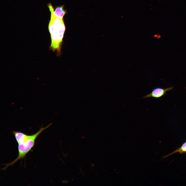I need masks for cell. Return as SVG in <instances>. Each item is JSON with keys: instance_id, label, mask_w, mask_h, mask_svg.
<instances>
[{"instance_id": "obj_1", "label": "cell", "mask_w": 186, "mask_h": 186, "mask_svg": "<svg viewBox=\"0 0 186 186\" xmlns=\"http://www.w3.org/2000/svg\"><path fill=\"white\" fill-rule=\"evenodd\" d=\"M48 26L51 43L50 48L53 51L60 54L64 34L66 30L63 19L56 17L52 12Z\"/></svg>"}, {"instance_id": "obj_2", "label": "cell", "mask_w": 186, "mask_h": 186, "mask_svg": "<svg viewBox=\"0 0 186 186\" xmlns=\"http://www.w3.org/2000/svg\"><path fill=\"white\" fill-rule=\"evenodd\" d=\"M51 124L52 123H50L45 127L41 128L37 132L34 134L32 137L23 143L18 144V155L17 158L11 162L5 164L6 165L5 167L2 169H6L9 166L13 165L18 160L25 157L33 147L35 143V140L37 137L43 131L50 127Z\"/></svg>"}, {"instance_id": "obj_3", "label": "cell", "mask_w": 186, "mask_h": 186, "mask_svg": "<svg viewBox=\"0 0 186 186\" xmlns=\"http://www.w3.org/2000/svg\"><path fill=\"white\" fill-rule=\"evenodd\" d=\"M173 88V87H172L164 89L160 87H156L152 89L151 93L143 97L142 98H146L150 97L159 98L166 94L167 91L172 90Z\"/></svg>"}, {"instance_id": "obj_4", "label": "cell", "mask_w": 186, "mask_h": 186, "mask_svg": "<svg viewBox=\"0 0 186 186\" xmlns=\"http://www.w3.org/2000/svg\"><path fill=\"white\" fill-rule=\"evenodd\" d=\"M48 7L50 12H52L57 17L63 19V18L66 13L67 11L64 9V5L56 6L55 10L51 4L50 3L48 4Z\"/></svg>"}, {"instance_id": "obj_5", "label": "cell", "mask_w": 186, "mask_h": 186, "mask_svg": "<svg viewBox=\"0 0 186 186\" xmlns=\"http://www.w3.org/2000/svg\"><path fill=\"white\" fill-rule=\"evenodd\" d=\"M12 132L18 144L23 143L32 137L33 135H27L21 132L13 131Z\"/></svg>"}, {"instance_id": "obj_6", "label": "cell", "mask_w": 186, "mask_h": 186, "mask_svg": "<svg viewBox=\"0 0 186 186\" xmlns=\"http://www.w3.org/2000/svg\"><path fill=\"white\" fill-rule=\"evenodd\" d=\"M185 153H186V152H185Z\"/></svg>"}]
</instances>
